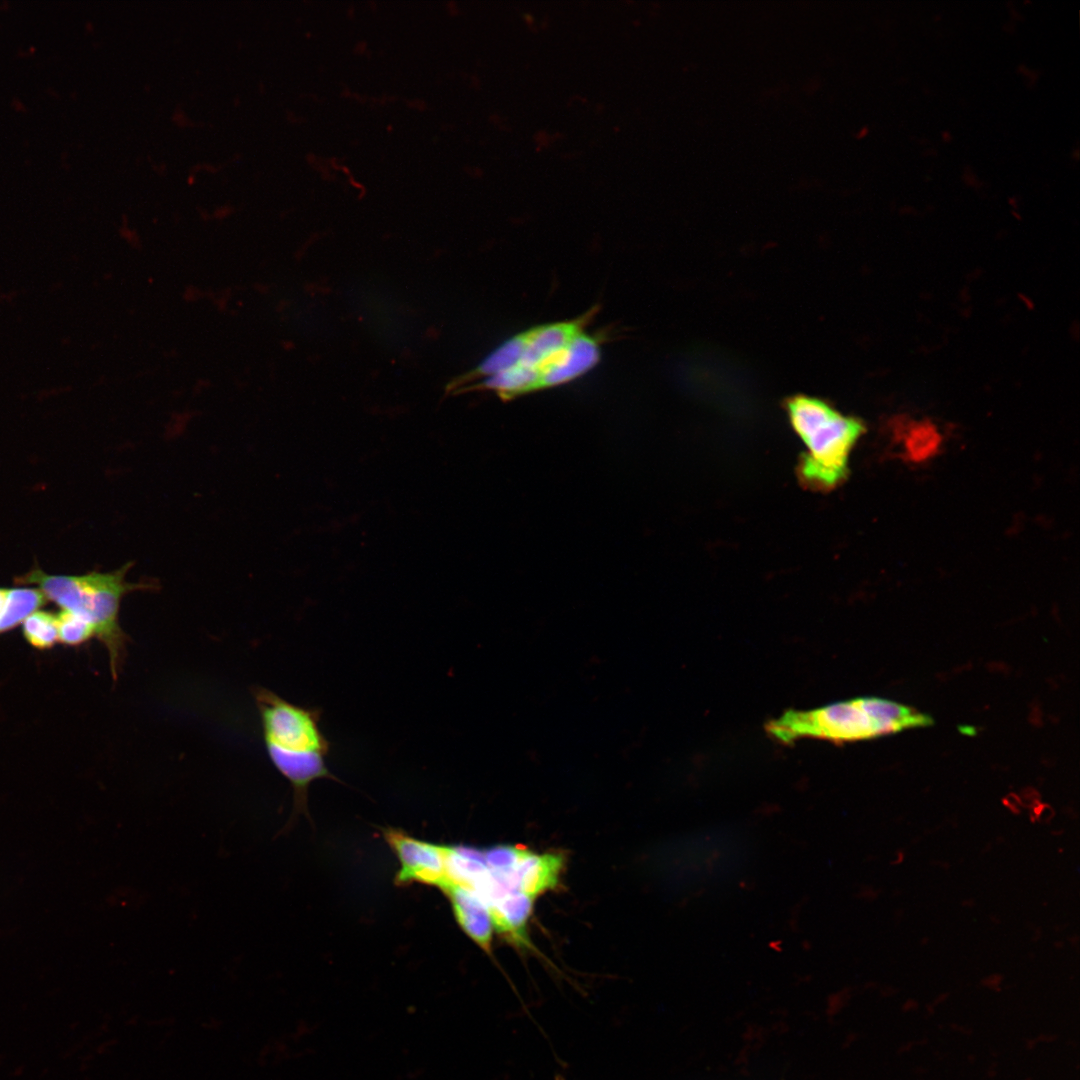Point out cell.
Instances as JSON below:
<instances>
[{
  "label": "cell",
  "mask_w": 1080,
  "mask_h": 1080,
  "mask_svg": "<svg viewBox=\"0 0 1080 1080\" xmlns=\"http://www.w3.org/2000/svg\"><path fill=\"white\" fill-rule=\"evenodd\" d=\"M597 308L564 321L528 328L511 336L515 347L513 365L482 379L463 391L485 389L503 399L553 388L574 381L600 361V349L587 334Z\"/></svg>",
  "instance_id": "6da1fadb"
},
{
  "label": "cell",
  "mask_w": 1080,
  "mask_h": 1080,
  "mask_svg": "<svg viewBox=\"0 0 1080 1080\" xmlns=\"http://www.w3.org/2000/svg\"><path fill=\"white\" fill-rule=\"evenodd\" d=\"M262 737L274 768L293 790V811L286 825L308 813L310 785L320 779L341 782L329 769L331 743L321 728L322 710L294 704L275 692L253 688Z\"/></svg>",
  "instance_id": "7a4b0ae2"
},
{
  "label": "cell",
  "mask_w": 1080,
  "mask_h": 1080,
  "mask_svg": "<svg viewBox=\"0 0 1080 1080\" xmlns=\"http://www.w3.org/2000/svg\"><path fill=\"white\" fill-rule=\"evenodd\" d=\"M130 566L131 563H127L113 572H91L81 576L50 575L34 569L18 579L20 583L36 584L46 599L95 627L96 637L107 649L114 680L125 661L129 642L119 621L122 598L132 591L153 587L147 583L127 582L125 575Z\"/></svg>",
  "instance_id": "3957f363"
},
{
  "label": "cell",
  "mask_w": 1080,
  "mask_h": 1080,
  "mask_svg": "<svg viewBox=\"0 0 1080 1080\" xmlns=\"http://www.w3.org/2000/svg\"><path fill=\"white\" fill-rule=\"evenodd\" d=\"M785 409L807 448L799 465L802 482L817 490L837 486L847 474L850 451L863 431L861 423L827 402L805 395L786 400Z\"/></svg>",
  "instance_id": "277c9868"
},
{
  "label": "cell",
  "mask_w": 1080,
  "mask_h": 1080,
  "mask_svg": "<svg viewBox=\"0 0 1080 1080\" xmlns=\"http://www.w3.org/2000/svg\"><path fill=\"white\" fill-rule=\"evenodd\" d=\"M766 730L785 743L802 737L842 743L882 736L880 725L869 709L867 697L814 710L788 711L768 722Z\"/></svg>",
  "instance_id": "5b68a950"
},
{
  "label": "cell",
  "mask_w": 1080,
  "mask_h": 1080,
  "mask_svg": "<svg viewBox=\"0 0 1080 1080\" xmlns=\"http://www.w3.org/2000/svg\"><path fill=\"white\" fill-rule=\"evenodd\" d=\"M383 837L400 864L394 879L397 886L418 883L440 889L450 880L447 845L420 840L395 828L384 829Z\"/></svg>",
  "instance_id": "8992f818"
},
{
  "label": "cell",
  "mask_w": 1080,
  "mask_h": 1080,
  "mask_svg": "<svg viewBox=\"0 0 1080 1080\" xmlns=\"http://www.w3.org/2000/svg\"><path fill=\"white\" fill-rule=\"evenodd\" d=\"M463 932L485 953L492 954L493 920L487 905L470 888L449 880L440 888Z\"/></svg>",
  "instance_id": "52a82bcc"
},
{
  "label": "cell",
  "mask_w": 1080,
  "mask_h": 1080,
  "mask_svg": "<svg viewBox=\"0 0 1080 1080\" xmlns=\"http://www.w3.org/2000/svg\"><path fill=\"white\" fill-rule=\"evenodd\" d=\"M867 699L870 711L880 725L882 735L933 724V719L929 715L914 708L876 697H867Z\"/></svg>",
  "instance_id": "ba28073f"
},
{
  "label": "cell",
  "mask_w": 1080,
  "mask_h": 1080,
  "mask_svg": "<svg viewBox=\"0 0 1080 1080\" xmlns=\"http://www.w3.org/2000/svg\"><path fill=\"white\" fill-rule=\"evenodd\" d=\"M39 588L8 589L4 610L0 617V633L13 629L46 602Z\"/></svg>",
  "instance_id": "9c48e42d"
},
{
  "label": "cell",
  "mask_w": 1080,
  "mask_h": 1080,
  "mask_svg": "<svg viewBox=\"0 0 1080 1080\" xmlns=\"http://www.w3.org/2000/svg\"><path fill=\"white\" fill-rule=\"evenodd\" d=\"M902 444L907 459L922 462L936 454L941 437L932 424L914 423L905 430Z\"/></svg>",
  "instance_id": "30bf717a"
},
{
  "label": "cell",
  "mask_w": 1080,
  "mask_h": 1080,
  "mask_svg": "<svg viewBox=\"0 0 1080 1080\" xmlns=\"http://www.w3.org/2000/svg\"><path fill=\"white\" fill-rule=\"evenodd\" d=\"M22 625L25 639L35 648H51L58 641L56 614L37 610Z\"/></svg>",
  "instance_id": "8fae6325"
},
{
  "label": "cell",
  "mask_w": 1080,
  "mask_h": 1080,
  "mask_svg": "<svg viewBox=\"0 0 1080 1080\" xmlns=\"http://www.w3.org/2000/svg\"><path fill=\"white\" fill-rule=\"evenodd\" d=\"M58 640L66 645H80L96 637L95 627L86 619L70 611L57 614Z\"/></svg>",
  "instance_id": "7c38bea8"
},
{
  "label": "cell",
  "mask_w": 1080,
  "mask_h": 1080,
  "mask_svg": "<svg viewBox=\"0 0 1080 1080\" xmlns=\"http://www.w3.org/2000/svg\"><path fill=\"white\" fill-rule=\"evenodd\" d=\"M8 589L0 588V617L5 607Z\"/></svg>",
  "instance_id": "4fadbf2b"
}]
</instances>
